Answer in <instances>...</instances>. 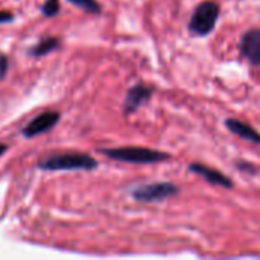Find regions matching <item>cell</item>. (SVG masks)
<instances>
[{"label": "cell", "mask_w": 260, "mask_h": 260, "mask_svg": "<svg viewBox=\"0 0 260 260\" xmlns=\"http://www.w3.org/2000/svg\"><path fill=\"white\" fill-rule=\"evenodd\" d=\"M99 152L111 160H116L120 163H129V165H157V163H166L172 160V155L169 152L151 149L145 146L108 148V149H101Z\"/></svg>", "instance_id": "1"}, {"label": "cell", "mask_w": 260, "mask_h": 260, "mask_svg": "<svg viewBox=\"0 0 260 260\" xmlns=\"http://www.w3.org/2000/svg\"><path fill=\"white\" fill-rule=\"evenodd\" d=\"M221 15V6L215 0H203L197 8L193 9L190 20L187 23V32L192 37L204 38L209 37L219 20Z\"/></svg>", "instance_id": "2"}, {"label": "cell", "mask_w": 260, "mask_h": 260, "mask_svg": "<svg viewBox=\"0 0 260 260\" xmlns=\"http://www.w3.org/2000/svg\"><path fill=\"white\" fill-rule=\"evenodd\" d=\"M98 166L96 158L79 152L53 154L38 161V168L44 171H93Z\"/></svg>", "instance_id": "3"}, {"label": "cell", "mask_w": 260, "mask_h": 260, "mask_svg": "<svg viewBox=\"0 0 260 260\" xmlns=\"http://www.w3.org/2000/svg\"><path fill=\"white\" fill-rule=\"evenodd\" d=\"M181 193V189L178 184L172 181H155L137 186L131 190V197L137 203H163L168 200H172Z\"/></svg>", "instance_id": "4"}, {"label": "cell", "mask_w": 260, "mask_h": 260, "mask_svg": "<svg viewBox=\"0 0 260 260\" xmlns=\"http://www.w3.org/2000/svg\"><path fill=\"white\" fill-rule=\"evenodd\" d=\"M154 93H155V88L143 82H137L133 87H129L123 101V114L125 116L134 114L139 108H142L152 99Z\"/></svg>", "instance_id": "5"}, {"label": "cell", "mask_w": 260, "mask_h": 260, "mask_svg": "<svg viewBox=\"0 0 260 260\" xmlns=\"http://www.w3.org/2000/svg\"><path fill=\"white\" fill-rule=\"evenodd\" d=\"M187 171L201 177L206 183L212 184V186H218V187H222V189H235V181L225 175L224 172L212 168V166H207L204 163H200V161H193L187 166Z\"/></svg>", "instance_id": "6"}, {"label": "cell", "mask_w": 260, "mask_h": 260, "mask_svg": "<svg viewBox=\"0 0 260 260\" xmlns=\"http://www.w3.org/2000/svg\"><path fill=\"white\" fill-rule=\"evenodd\" d=\"M239 53L251 66L260 67V27L245 30L239 40Z\"/></svg>", "instance_id": "7"}, {"label": "cell", "mask_w": 260, "mask_h": 260, "mask_svg": "<svg viewBox=\"0 0 260 260\" xmlns=\"http://www.w3.org/2000/svg\"><path fill=\"white\" fill-rule=\"evenodd\" d=\"M59 113L56 111H44L35 119H32L23 129V136L26 139H32L35 136H40L46 131H50L58 122H59Z\"/></svg>", "instance_id": "8"}, {"label": "cell", "mask_w": 260, "mask_h": 260, "mask_svg": "<svg viewBox=\"0 0 260 260\" xmlns=\"http://www.w3.org/2000/svg\"><path fill=\"white\" fill-rule=\"evenodd\" d=\"M224 125L233 136H238L239 139H242L245 142L260 145V131H257L253 125H250L241 119H236V117L225 119Z\"/></svg>", "instance_id": "9"}, {"label": "cell", "mask_w": 260, "mask_h": 260, "mask_svg": "<svg viewBox=\"0 0 260 260\" xmlns=\"http://www.w3.org/2000/svg\"><path fill=\"white\" fill-rule=\"evenodd\" d=\"M58 47H59V40L55 37H47V38H43L38 44L32 46L29 49V55L30 56H44Z\"/></svg>", "instance_id": "10"}, {"label": "cell", "mask_w": 260, "mask_h": 260, "mask_svg": "<svg viewBox=\"0 0 260 260\" xmlns=\"http://www.w3.org/2000/svg\"><path fill=\"white\" fill-rule=\"evenodd\" d=\"M70 3L76 5L78 8H82L84 11L90 12V14H101L102 12V6L98 0H69Z\"/></svg>", "instance_id": "11"}, {"label": "cell", "mask_w": 260, "mask_h": 260, "mask_svg": "<svg viewBox=\"0 0 260 260\" xmlns=\"http://www.w3.org/2000/svg\"><path fill=\"white\" fill-rule=\"evenodd\" d=\"M235 168L242 172V174H248V175H256L259 172V168L256 163L248 161V160H236L235 161Z\"/></svg>", "instance_id": "12"}, {"label": "cell", "mask_w": 260, "mask_h": 260, "mask_svg": "<svg viewBox=\"0 0 260 260\" xmlns=\"http://www.w3.org/2000/svg\"><path fill=\"white\" fill-rule=\"evenodd\" d=\"M41 12L44 17H55L59 12V2L58 0H46L41 8Z\"/></svg>", "instance_id": "13"}, {"label": "cell", "mask_w": 260, "mask_h": 260, "mask_svg": "<svg viewBox=\"0 0 260 260\" xmlns=\"http://www.w3.org/2000/svg\"><path fill=\"white\" fill-rule=\"evenodd\" d=\"M8 66H9L8 58H6L5 55H0V79L6 75V72H8Z\"/></svg>", "instance_id": "14"}, {"label": "cell", "mask_w": 260, "mask_h": 260, "mask_svg": "<svg viewBox=\"0 0 260 260\" xmlns=\"http://www.w3.org/2000/svg\"><path fill=\"white\" fill-rule=\"evenodd\" d=\"M14 18V15L11 14V12H8V11H0V24L2 23H8V21H11Z\"/></svg>", "instance_id": "15"}, {"label": "cell", "mask_w": 260, "mask_h": 260, "mask_svg": "<svg viewBox=\"0 0 260 260\" xmlns=\"http://www.w3.org/2000/svg\"><path fill=\"white\" fill-rule=\"evenodd\" d=\"M6 151H8V146L5 143H0V155H3Z\"/></svg>", "instance_id": "16"}]
</instances>
